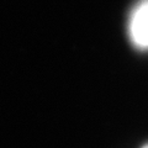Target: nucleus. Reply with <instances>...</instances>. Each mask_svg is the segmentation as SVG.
<instances>
[{
  "label": "nucleus",
  "instance_id": "1",
  "mask_svg": "<svg viewBox=\"0 0 148 148\" xmlns=\"http://www.w3.org/2000/svg\"><path fill=\"white\" fill-rule=\"evenodd\" d=\"M128 32L132 43L137 48L148 49V0H140L132 9Z\"/></svg>",
  "mask_w": 148,
  "mask_h": 148
},
{
  "label": "nucleus",
  "instance_id": "2",
  "mask_svg": "<svg viewBox=\"0 0 148 148\" xmlns=\"http://www.w3.org/2000/svg\"><path fill=\"white\" fill-rule=\"evenodd\" d=\"M143 148H148V146H145V147H143Z\"/></svg>",
  "mask_w": 148,
  "mask_h": 148
}]
</instances>
